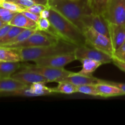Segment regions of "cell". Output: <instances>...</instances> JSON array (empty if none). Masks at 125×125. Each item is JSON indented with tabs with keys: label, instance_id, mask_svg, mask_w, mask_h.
Segmentation results:
<instances>
[{
	"label": "cell",
	"instance_id": "obj_1",
	"mask_svg": "<svg viewBox=\"0 0 125 125\" xmlns=\"http://www.w3.org/2000/svg\"><path fill=\"white\" fill-rule=\"evenodd\" d=\"M48 5L64 16L83 32L90 28L93 13L89 0H48Z\"/></svg>",
	"mask_w": 125,
	"mask_h": 125
},
{
	"label": "cell",
	"instance_id": "obj_2",
	"mask_svg": "<svg viewBox=\"0 0 125 125\" xmlns=\"http://www.w3.org/2000/svg\"><path fill=\"white\" fill-rule=\"evenodd\" d=\"M50 10L48 19L51 23V29L49 32L56 35L62 40L77 46L87 45L84 32L76 26L50 7Z\"/></svg>",
	"mask_w": 125,
	"mask_h": 125
},
{
	"label": "cell",
	"instance_id": "obj_3",
	"mask_svg": "<svg viewBox=\"0 0 125 125\" xmlns=\"http://www.w3.org/2000/svg\"><path fill=\"white\" fill-rule=\"evenodd\" d=\"M77 46L61 39L59 42L49 46L23 48L17 49L20 56L21 62L35 61L44 57L60 54L74 52Z\"/></svg>",
	"mask_w": 125,
	"mask_h": 125
},
{
	"label": "cell",
	"instance_id": "obj_4",
	"mask_svg": "<svg viewBox=\"0 0 125 125\" xmlns=\"http://www.w3.org/2000/svg\"><path fill=\"white\" fill-rule=\"evenodd\" d=\"M61 40L57 35L50 32L42 31L37 29L34 34L23 42L6 46L12 48L20 49L23 48L49 46L57 43Z\"/></svg>",
	"mask_w": 125,
	"mask_h": 125
},
{
	"label": "cell",
	"instance_id": "obj_5",
	"mask_svg": "<svg viewBox=\"0 0 125 125\" xmlns=\"http://www.w3.org/2000/svg\"><path fill=\"white\" fill-rule=\"evenodd\" d=\"M23 70L35 72L45 77L49 83H60L70 75L72 72L67 70L64 68H59L37 65L26 64L23 66Z\"/></svg>",
	"mask_w": 125,
	"mask_h": 125
},
{
	"label": "cell",
	"instance_id": "obj_6",
	"mask_svg": "<svg viewBox=\"0 0 125 125\" xmlns=\"http://www.w3.org/2000/svg\"><path fill=\"white\" fill-rule=\"evenodd\" d=\"M87 45L100 50L113 57L114 49L111 39L92 28H90L84 32Z\"/></svg>",
	"mask_w": 125,
	"mask_h": 125
},
{
	"label": "cell",
	"instance_id": "obj_7",
	"mask_svg": "<svg viewBox=\"0 0 125 125\" xmlns=\"http://www.w3.org/2000/svg\"><path fill=\"white\" fill-rule=\"evenodd\" d=\"M74 53L76 60L79 61L83 59H90L100 62L103 64L112 62V56L89 45L77 46Z\"/></svg>",
	"mask_w": 125,
	"mask_h": 125
},
{
	"label": "cell",
	"instance_id": "obj_8",
	"mask_svg": "<svg viewBox=\"0 0 125 125\" xmlns=\"http://www.w3.org/2000/svg\"><path fill=\"white\" fill-rule=\"evenodd\" d=\"M103 16L109 23H125V0H111Z\"/></svg>",
	"mask_w": 125,
	"mask_h": 125
},
{
	"label": "cell",
	"instance_id": "obj_9",
	"mask_svg": "<svg viewBox=\"0 0 125 125\" xmlns=\"http://www.w3.org/2000/svg\"><path fill=\"white\" fill-rule=\"evenodd\" d=\"M76 60V59L74 52H71L39 59L34 61V62L37 65L62 68Z\"/></svg>",
	"mask_w": 125,
	"mask_h": 125
},
{
	"label": "cell",
	"instance_id": "obj_10",
	"mask_svg": "<svg viewBox=\"0 0 125 125\" xmlns=\"http://www.w3.org/2000/svg\"><path fill=\"white\" fill-rule=\"evenodd\" d=\"M11 77L27 85H31L35 83H49L48 81L43 76L26 70L15 72Z\"/></svg>",
	"mask_w": 125,
	"mask_h": 125
},
{
	"label": "cell",
	"instance_id": "obj_11",
	"mask_svg": "<svg viewBox=\"0 0 125 125\" xmlns=\"http://www.w3.org/2000/svg\"><path fill=\"white\" fill-rule=\"evenodd\" d=\"M110 37L114 50L119 48L125 41V23H109Z\"/></svg>",
	"mask_w": 125,
	"mask_h": 125
},
{
	"label": "cell",
	"instance_id": "obj_12",
	"mask_svg": "<svg viewBox=\"0 0 125 125\" xmlns=\"http://www.w3.org/2000/svg\"><path fill=\"white\" fill-rule=\"evenodd\" d=\"M90 28H92L99 33L103 34L111 39L109 23L103 15L94 13L92 15L90 21Z\"/></svg>",
	"mask_w": 125,
	"mask_h": 125
},
{
	"label": "cell",
	"instance_id": "obj_13",
	"mask_svg": "<svg viewBox=\"0 0 125 125\" xmlns=\"http://www.w3.org/2000/svg\"><path fill=\"white\" fill-rule=\"evenodd\" d=\"M96 89L102 97H112V96H124L125 93L118 87L107 83L106 81L101 79L100 83L95 84Z\"/></svg>",
	"mask_w": 125,
	"mask_h": 125
},
{
	"label": "cell",
	"instance_id": "obj_14",
	"mask_svg": "<svg viewBox=\"0 0 125 125\" xmlns=\"http://www.w3.org/2000/svg\"><path fill=\"white\" fill-rule=\"evenodd\" d=\"M63 81L70 82L76 86H81L83 85H95L100 83L101 79L95 78L92 75L87 76L79 73L72 72V74Z\"/></svg>",
	"mask_w": 125,
	"mask_h": 125
},
{
	"label": "cell",
	"instance_id": "obj_15",
	"mask_svg": "<svg viewBox=\"0 0 125 125\" xmlns=\"http://www.w3.org/2000/svg\"><path fill=\"white\" fill-rule=\"evenodd\" d=\"M30 85L24 84L14 78L10 77L0 78V93H7L21 89Z\"/></svg>",
	"mask_w": 125,
	"mask_h": 125
},
{
	"label": "cell",
	"instance_id": "obj_16",
	"mask_svg": "<svg viewBox=\"0 0 125 125\" xmlns=\"http://www.w3.org/2000/svg\"><path fill=\"white\" fill-rule=\"evenodd\" d=\"M9 24L24 29H37V23L29 19L21 12H18L10 22Z\"/></svg>",
	"mask_w": 125,
	"mask_h": 125
},
{
	"label": "cell",
	"instance_id": "obj_17",
	"mask_svg": "<svg viewBox=\"0 0 125 125\" xmlns=\"http://www.w3.org/2000/svg\"><path fill=\"white\" fill-rule=\"evenodd\" d=\"M21 62H0V78H10L19 68Z\"/></svg>",
	"mask_w": 125,
	"mask_h": 125
},
{
	"label": "cell",
	"instance_id": "obj_18",
	"mask_svg": "<svg viewBox=\"0 0 125 125\" xmlns=\"http://www.w3.org/2000/svg\"><path fill=\"white\" fill-rule=\"evenodd\" d=\"M0 61L2 62H21L17 49L0 46Z\"/></svg>",
	"mask_w": 125,
	"mask_h": 125
},
{
	"label": "cell",
	"instance_id": "obj_19",
	"mask_svg": "<svg viewBox=\"0 0 125 125\" xmlns=\"http://www.w3.org/2000/svg\"><path fill=\"white\" fill-rule=\"evenodd\" d=\"M80 62L82 63V69L78 73L87 76L92 75V73L103 65L100 62L90 59H83Z\"/></svg>",
	"mask_w": 125,
	"mask_h": 125
},
{
	"label": "cell",
	"instance_id": "obj_20",
	"mask_svg": "<svg viewBox=\"0 0 125 125\" xmlns=\"http://www.w3.org/2000/svg\"><path fill=\"white\" fill-rule=\"evenodd\" d=\"M29 89L32 94L33 97L45 96L55 93L53 88L48 87L44 83H33L29 85Z\"/></svg>",
	"mask_w": 125,
	"mask_h": 125
},
{
	"label": "cell",
	"instance_id": "obj_21",
	"mask_svg": "<svg viewBox=\"0 0 125 125\" xmlns=\"http://www.w3.org/2000/svg\"><path fill=\"white\" fill-rule=\"evenodd\" d=\"M111 0H89V5L94 14L103 15Z\"/></svg>",
	"mask_w": 125,
	"mask_h": 125
},
{
	"label": "cell",
	"instance_id": "obj_22",
	"mask_svg": "<svg viewBox=\"0 0 125 125\" xmlns=\"http://www.w3.org/2000/svg\"><path fill=\"white\" fill-rule=\"evenodd\" d=\"M55 93H61L64 94H72L78 92L76 85L67 81H63L58 83L56 87L53 88Z\"/></svg>",
	"mask_w": 125,
	"mask_h": 125
},
{
	"label": "cell",
	"instance_id": "obj_23",
	"mask_svg": "<svg viewBox=\"0 0 125 125\" xmlns=\"http://www.w3.org/2000/svg\"><path fill=\"white\" fill-rule=\"evenodd\" d=\"M24 29H26L22 28H19V27L14 26H12V27L9 29L8 32L0 40V46H4V45H6L7 43L9 42L10 40L14 39L18 34H20L22 31H23Z\"/></svg>",
	"mask_w": 125,
	"mask_h": 125
},
{
	"label": "cell",
	"instance_id": "obj_24",
	"mask_svg": "<svg viewBox=\"0 0 125 125\" xmlns=\"http://www.w3.org/2000/svg\"><path fill=\"white\" fill-rule=\"evenodd\" d=\"M37 29H26L23 31H22L20 34H18L17 37L12 39V40L7 43L6 45L2 46H9V45H15V44L20 43L21 42H23V41L26 40L28 38H29L32 34H34Z\"/></svg>",
	"mask_w": 125,
	"mask_h": 125
},
{
	"label": "cell",
	"instance_id": "obj_25",
	"mask_svg": "<svg viewBox=\"0 0 125 125\" xmlns=\"http://www.w3.org/2000/svg\"><path fill=\"white\" fill-rule=\"evenodd\" d=\"M77 89H78V92L79 93L92 95V96H100L95 85H83L81 86H77Z\"/></svg>",
	"mask_w": 125,
	"mask_h": 125
},
{
	"label": "cell",
	"instance_id": "obj_26",
	"mask_svg": "<svg viewBox=\"0 0 125 125\" xmlns=\"http://www.w3.org/2000/svg\"><path fill=\"white\" fill-rule=\"evenodd\" d=\"M0 6L14 12H21L26 9L25 7H23L18 4L15 3L12 1H6V0L1 1Z\"/></svg>",
	"mask_w": 125,
	"mask_h": 125
},
{
	"label": "cell",
	"instance_id": "obj_27",
	"mask_svg": "<svg viewBox=\"0 0 125 125\" xmlns=\"http://www.w3.org/2000/svg\"><path fill=\"white\" fill-rule=\"evenodd\" d=\"M6 1H12L25 8L31 7L36 4H41L45 5L48 4V0H6Z\"/></svg>",
	"mask_w": 125,
	"mask_h": 125
},
{
	"label": "cell",
	"instance_id": "obj_28",
	"mask_svg": "<svg viewBox=\"0 0 125 125\" xmlns=\"http://www.w3.org/2000/svg\"><path fill=\"white\" fill-rule=\"evenodd\" d=\"M112 58L125 63V41L119 48L115 50Z\"/></svg>",
	"mask_w": 125,
	"mask_h": 125
},
{
	"label": "cell",
	"instance_id": "obj_29",
	"mask_svg": "<svg viewBox=\"0 0 125 125\" xmlns=\"http://www.w3.org/2000/svg\"><path fill=\"white\" fill-rule=\"evenodd\" d=\"M51 28V24L48 18H40L37 22V29L42 31H50Z\"/></svg>",
	"mask_w": 125,
	"mask_h": 125
},
{
	"label": "cell",
	"instance_id": "obj_30",
	"mask_svg": "<svg viewBox=\"0 0 125 125\" xmlns=\"http://www.w3.org/2000/svg\"><path fill=\"white\" fill-rule=\"evenodd\" d=\"M48 7L47 5L45 4H36L33 6H31V7H27L24 10L29 11V12H32V13H37V14H40L42 11L43 10L45 9H46Z\"/></svg>",
	"mask_w": 125,
	"mask_h": 125
},
{
	"label": "cell",
	"instance_id": "obj_31",
	"mask_svg": "<svg viewBox=\"0 0 125 125\" xmlns=\"http://www.w3.org/2000/svg\"><path fill=\"white\" fill-rule=\"evenodd\" d=\"M22 13L24 15L26 16L27 17L29 18V19L32 20L34 21L35 22H36L37 23V22L39 21V20H40V18H41L40 17V14H37V13H32V12H29V11H26V10H23L21 11Z\"/></svg>",
	"mask_w": 125,
	"mask_h": 125
},
{
	"label": "cell",
	"instance_id": "obj_32",
	"mask_svg": "<svg viewBox=\"0 0 125 125\" xmlns=\"http://www.w3.org/2000/svg\"><path fill=\"white\" fill-rule=\"evenodd\" d=\"M18 13V12H13V13H10V14H9L7 15L3 16V17H0V19L4 21V23H7V24H9L10 22L12 21V20L13 19V17L16 15V14Z\"/></svg>",
	"mask_w": 125,
	"mask_h": 125
},
{
	"label": "cell",
	"instance_id": "obj_33",
	"mask_svg": "<svg viewBox=\"0 0 125 125\" xmlns=\"http://www.w3.org/2000/svg\"><path fill=\"white\" fill-rule=\"evenodd\" d=\"M11 27H12V26L10 24H7L1 28H0V40L6 35V34L8 32Z\"/></svg>",
	"mask_w": 125,
	"mask_h": 125
},
{
	"label": "cell",
	"instance_id": "obj_34",
	"mask_svg": "<svg viewBox=\"0 0 125 125\" xmlns=\"http://www.w3.org/2000/svg\"><path fill=\"white\" fill-rule=\"evenodd\" d=\"M112 63L117 67L119 68L120 70L123 71V72L125 73V63L123 62H120V61H118V60L115 59L114 58H112Z\"/></svg>",
	"mask_w": 125,
	"mask_h": 125
},
{
	"label": "cell",
	"instance_id": "obj_35",
	"mask_svg": "<svg viewBox=\"0 0 125 125\" xmlns=\"http://www.w3.org/2000/svg\"><path fill=\"white\" fill-rule=\"evenodd\" d=\"M107 83H109V84H112L118 87L119 89H120L125 94V83H117V82L114 81H106Z\"/></svg>",
	"mask_w": 125,
	"mask_h": 125
},
{
	"label": "cell",
	"instance_id": "obj_36",
	"mask_svg": "<svg viewBox=\"0 0 125 125\" xmlns=\"http://www.w3.org/2000/svg\"><path fill=\"white\" fill-rule=\"evenodd\" d=\"M40 17L41 18H48L50 17V7L48 5V7L46 9L43 10L42 11V12L40 13Z\"/></svg>",
	"mask_w": 125,
	"mask_h": 125
},
{
	"label": "cell",
	"instance_id": "obj_37",
	"mask_svg": "<svg viewBox=\"0 0 125 125\" xmlns=\"http://www.w3.org/2000/svg\"><path fill=\"white\" fill-rule=\"evenodd\" d=\"M13 12H12V11L9 10L7 9L0 6V17L7 15L10 14V13H13Z\"/></svg>",
	"mask_w": 125,
	"mask_h": 125
},
{
	"label": "cell",
	"instance_id": "obj_38",
	"mask_svg": "<svg viewBox=\"0 0 125 125\" xmlns=\"http://www.w3.org/2000/svg\"><path fill=\"white\" fill-rule=\"evenodd\" d=\"M6 24H7V23H4V22L2 21L0 19V28H1L2 27H3L4 26H5Z\"/></svg>",
	"mask_w": 125,
	"mask_h": 125
},
{
	"label": "cell",
	"instance_id": "obj_39",
	"mask_svg": "<svg viewBox=\"0 0 125 125\" xmlns=\"http://www.w3.org/2000/svg\"><path fill=\"white\" fill-rule=\"evenodd\" d=\"M1 0H0V3H1Z\"/></svg>",
	"mask_w": 125,
	"mask_h": 125
},
{
	"label": "cell",
	"instance_id": "obj_40",
	"mask_svg": "<svg viewBox=\"0 0 125 125\" xmlns=\"http://www.w3.org/2000/svg\"><path fill=\"white\" fill-rule=\"evenodd\" d=\"M1 1H3V0H1Z\"/></svg>",
	"mask_w": 125,
	"mask_h": 125
},
{
	"label": "cell",
	"instance_id": "obj_41",
	"mask_svg": "<svg viewBox=\"0 0 125 125\" xmlns=\"http://www.w3.org/2000/svg\"><path fill=\"white\" fill-rule=\"evenodd\" d=\"M0 62H1V61H0Z\"/></svg>",
	"mask_w": 125,
	"mask_h": 125
}]
</instances>
